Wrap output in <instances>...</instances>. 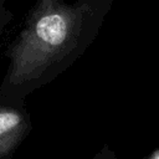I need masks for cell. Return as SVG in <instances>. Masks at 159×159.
Returning a JSON list of instances; mask_svg holds the SVG:
<instances>
[{
  "mask_svg": "<svg viewBox=\"0 0 159 159\" xmlns=\"http://www.w3.org/2000/svg\"><path fill=\"white\" fill-rule=\"evenodd\" d=\"M113 0H36L4 55L0 96L25 99L56 80L93 43Z\"/></svg>",
  "mask_w": 159,
  "mask_h": 159,
  "instance_id": "6da1fadb",
  "label": "cell"
},
{
  "mask_svg": "<svg viewBox=\"0 0 159 159\" xmlns=\"http://www.w3.org/2000/svg\"><path fill=\"white\" fill-rule=\"evenodd\" d=\"M31 129L25 99L0 96V159H11Z\"/></svg>",
  "mask_w": 159,
  "mask_h": 159,
  "instance_id": "7a4b0ae2",
  "label": "cell"
},
{
  "mask_svg": "<svg viewBox=\"0 0 159 159\" xmlns=\"http://www.w3.org/2000/svg\"><path fill=\"white\" fill-rule=\"evenodd\" d=\"M5 1L6 0H0V35L14 19V14L5 6Z\"/></svg>",
  "mask_w": 159,
  "mask_h": 159,
  "instance_id": "3957f363",
  "label": "cell"
},
{
  "mask_svg": "<svg viewBox=\"0 0 159 159\" xmlns=\"http://www.w3.org/2000/svg\"><path fill=\"white\" fill-rule=\"evenodd\" d=\"M91 159H117V155L107 144H104Z\"/></svg>",
  "mask_w": 159,
  "mask_h": 159,
  "instance_id": "277c9868",
  "label": "cell"
},
{
  "mask_svg": "<svg viewBox=\"0 0 159 159\" xmlns=\"http://www.w3.org/2000/svg\"><path fill=\"white\" fill-rule=\"evenodd\" d=\"M144 159H159V149H157V150H154L153 153H150L147 158H144Z\"/></svg>",
  "mask_w": 159,
  "mask_h": 159,
  "instance_id": "5b68a950",
  "label": "cell"
}]
</instances>
